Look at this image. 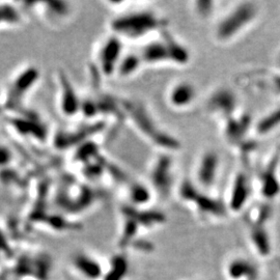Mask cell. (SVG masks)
Wrapping results in <instances>:
<instances>
[{
	"label": "cell",
	"instance_id": "obj_4",
	"mask_svg": "<svg viewBox=\"0 0 280 280\" xmlns=\"http://www.w3.org/2000/svg\"><path fill=\"white\" fill-rule=\"evenodd\" d=\"M175 194L180 203L206 218L221 219L229 213L224 200L214 195L213 192L203 190L190 178L178 180Z\"/></svg>",
	"mask_w": 280,
	"mask_h": 280
},
{
	"label": "cell",
	"instance_id": "obj_28",
	"mask_svg": "<svg viewBox=\"0 0 280 280\" xmlns=\"http://www.w3.org/2000/svg\"><path fill=\"white\" fill-rule=\"evenodd\" d=\"M79 267L81 270L84 271L87 276L96 278L100 275V268L95 263V261L87 259V258H81L79 261Z\"/></svg>",
	"mask_w": 280,
	"mask_h": 280
},
{
	"label": "cell",
	"instance_id": "obj_6",
	"mask_svg": "<svg viewBox=\"0 0 280 280\" xmlns=\"http://www.w3.org/2000/svg\"><path fill=\"white\" fill-rule=\"evenodd\" d=\"M41 78L40 69L34 65H27L12 77L8 88L3 95L6 109L19 111L23 109V101L28 96Z\"/></svg>",
	"mask_w": 280,
	"mask_h": 280
},
{
	"label": "cell",
	"instance_id": "obj_26",
	"mask_svg": "<svg viewBox=\"0 0 280 280\" xmlns=\"http://www.w3.org/2000/svg\"><path fill=\"white\" fill-rule=\"evenodd\" d=\"M113 268L105 280H122L127 273L128 263L124 256H116L113 260Z\"/></svg>",
	"mask_w": 280,
	"mask_h": 280
},
{
	"label": "cell",
	"instance_id": "obj_15",
	"mask_svg": "<svg viewBox=\"0 0 280 280\" xmlns=\"http://www.w3.org/2000/svg\"><path fill=\"white\" fill-rule=\"evenodd\" d=\"M163 30L156 34L155 37L143 42L140 46L138 52L141 56L144 68L171 67L170 53L163 35Z\"/></svg>",
	"mask_w": 280,
	"mask_h": 280
},
{
	"label": "cell",
	"instance_id": "obj_17",
	"mask_svg": "<svg viewBox=\"0 0 280 280\" xmlns=\"http://www.w3.org/2000/svg\"><path fill=\"white\" fill-rule=\"evenodd\" d=\"M7 123H10L12 129L22 137H33L39 142H44L47 138L46 126L40 120V116L34 113L19 114L12 117Z\"/></svg>",
	"mask_w": 280,
	"mask_h": 280
},
{
	"label": "cell",
	"instance_id": "obj_12",
	"mask_svg": "<svg viewBox=\"0 0 280 280\" xmlns=\"http://www.w3.org/2000/svg\"><path fill=\"white\" fill-rule=\"evenodd\" d=\"M278 148L272 153V156L260 166L254 177L255 191L259 193L265 202L274 201L280 194V178L277 169Z\"/></svg>",
	"mask_w": 280,
	"mask_h": 280
},
{
	"label": "cell",
	"instance_id": "obj_9",
	"mask_svg": "<svg viewBox=\"0 0 280 280\" xmlns=\"http://www.w3.org/2000/svg\"><path fill=\"white\" fill-rule=\"evenodd\" d=\"M221 170V157L214 149L203 151L195 160L190 178L203 190L213 192Z\"/></svg>",
	"mask_w": 280,
	"mask_h": 280
},
{
	"label": "cell",
	"instance_id": "obj_29",
	"mask_svg": "<svg viewBox=\"0 0 280 280\" xmlns=\"http://www.w3.org/2000/svg\"><path fill=\"white\" fill-rule=\"evenodd\" d=\"M274 64H275V67L277 69V72L278 73H280V50L276 54L275 59H274Z\"/></svg>",
	"mask_w": 280,
	"mask_h": 280
},
{
	"label": "cell",
	"instance_id": "obj_14",
	"mask_svg": "<svg viewBox=\"0 0 280 280\" xmlns=\"http://www.w3.org/2000/svg\"><path fill=\"white\" fill-rule=\"evenodd\" d=\"M26 10L34 11L41 19L49 26L59 27L68 23L74 14V7L66 1L26 2Z\"/></svg>",
	"mask_w": 280,
	"mask_h": 280
},
{
	"label": "cell",
	"instance_id": "obj_11",
	"mask_svg": "<svg viewBox=\"0 0 280 280\" xmlns=\"http://www.w3.org/2000/svg\"><path fill=\"white\" fill-rule=\"evenodd\" d=\"M254 123L255 119L251 114L241 109L238 113L219 123L221 136L233 150L242 142L254 136Z\"/></svg>",
	"mask_w": 280,
	"mask_h": 280
},
{
	"label": "cell",
	"instance_id": "obj_27",
	"mask_svg": "<svg viewBox=\"0 0 280 280\" xmlns=\"http://www.w3.org/2000/svg\"><path fill=\"white\" fill-rule=\"evenodd\" d=\"M14 161V153L10 147L0 143V170L10 167Z\"/></svg>",
	"mask_w": 280,
	"mask_h": 280
},
{
	"label": "cell",
	"instance_id": "obj_3",
	"mask_svg": "<svg viewBox=\"0 0 280 280\" xmlns=\"http://www.w3.org/2000/svg\"><path fill=\"white\" fill-rule=\"evenodd\" d=\"M261 15L260 3L242 0L218 13L211 26V38L220 46H228L241 39L255 25Z\"/></svg>",
	"mask_w": 280,
	"mask_h": 280
},
{
	"label": "cell",
	"instance_id": "obj_18",
	"mask_svg": "<svg viewBox=\"0 0 280 280\" xmlns=\"http://www.w3.org/2000/svg\"><path fill=\"white\" fill-rule=\"evenodd\" d=\"M125 193L126 198L128 200L127 204L134 207H139V209L147 207V205L151 204L153 197L155 196L147 180L134 178H130L125 184Z\"/></svg>",
	"mask_w": 280,
	"mask_h": 280
},
{
	"label": "cell",
	"instance_id": "obj_24",
	"mask_svg": "<svg viewBox=\"0 0 280 280\" xmlns=\"http://www.w3.org/2000/svg\"><path fill=\"white\" fill-rule=\"evenodd\" d=\"M255 86L261 89H267L270 93L280 98V73L273 74H257L252 79Z\"/></svg>",
	"mask_w": 280,
	"mask_h": 280
},
{
	"label": "cell",
	"instance_id": "obj_25",
	"mask_svg": "<svg viewBox=\"0 0 280 280\" xmlns=\"http://www.w3.org/2000/svg\"><path fill=\"white\" fill-rule=\"evenodd\" d=\"M229 273L231 278L238 279L241 277H250L255 275V268L244 260H236L230 264Z\"/></svg>",
	"mask_w": 280,
	"mask_h": 280
},
{
	"label": "cell",
	"instance_id": "obj_13",
	"mask_svg": "<svg viewBox=\"0 0 280 280\" xmlns=\"http://www.w3.org/2000/svg\"><path fill=\"white\" fill-rule=\"evenodd\" d=\"M200 90L191 80L178 79L170 83L165 92V103L175 111H186L197 103Z\"/></svg>",
	"mask_w": 280,
	"mask_h": 280
},
{
	"label": "cell",
	"instance_id": "obj_19",
	"mask_svg": "<svg viewBox=\"0 0 280 280\" xmlns=\"http://www.w3.org/2000/svg\"><path fill=\"white\" fill-rule=\"evenodd\" d=\"M280 129V106L273 108L258 119L255 120L254 129H252V135L260 140L266 138L270 135L274 134L277 130Z\"/></svg>",
	"mask_w": 280,
	"mask_h": 280
},
{
	"label": "cell",
	"instance_id": "obj_20",
	"mask_svg": "<svg viewBox=\"0 0 280 280\" xmlns=\"http://www.w3.org/2000/svg\"><path fill=\"white\" fill-rule=\"evenodd\" d=\"M144 65L142 62L140 54L137 51H129L124 53L119 65H117L115 76L121 80H127L138 75Z\"/></svg>",
	"mask_w": 280,
	"mask_h": 280
},
{
	"label": "cell",
	"instance_id": "obj_16",
	"mask_svg": "<svg viewBox=\"0 0 280 280\" xmlns=\"http://www.w3.org/2000/svg\"><path fill=\"white\" fill-rule=\"evenodd\" d=\"M57 78V107L65 117H75L80 113L81 98L72 83L68 74L64 71H58Z\"/></svg>",
	"mask_w": 280,
	"mask_h": 280
},
{
	"label": "cell",
	"instance_id": "obj_8",
	"mask_svg": "<svg viewBox=\"0 0 280 280\" xmlns=\"http://www.w3.org/2000/svg\"><path fill=\"white\" fill-rule=\"evenodd\" d=\"M124 53L125 43L111 33H108V35L99 42L94 64L99 77L108 79L114 77L117 65Z\"/></svg>",
	"mask_w": 280,
	"mask_h": 280
},
{
	"label": "cell",
	"instance_id": "obj_31",
	"mask_svg": "<svg viewBox=\"0 0 280 280\" xmlns=\"http://www.w3.org/2000/svg\"><path fill=\"white\" fill-rule=\"evenodd\" d=\"M277 169H278V176L280 178V148H278V159H277Z\"/></svg>",
	"mask_w": 280,
	"mask_h": 280
},
{
	"label": "cell",
	"instance_id": "obj_22",
	"mask_svg": "<svg viewBox=\"0 0 280 280\" xmlns=\"http://www.w3.org/2000/svg\"><path fill=\"white\" fill-rule=\"evenodd\" d=\"M218 5L219 2L213 0H196L190 2V10L197 20L213 22L218 15Z\"/></svg>",
	"mask_w": 280,
	"mask_h": 280
},
{
	"label": "cell",
	"instance_id": "obj_1",
	"mask_svg": "<svg viewBox=\"0 0 280 280\" xmlns=\"http://www.w3.org/2000/svg\"><path fill=\"white\" fill-rule=\"evenodd\" d=\"M125 123L157 152L176 153L182 149V142L175 134L160 124L150 107L138 99L122 98Z\"/></svg>",
	"mask_w": 280,
	"mask_h": 280
},
{
	"label": "cell",
	"instance_id": "obj_2",
	"mask_svg": "<svg viewBox=\"0 0 280 280\" xmlns=\"http://www.w3.org/2000/svg\"><path fill=\"white\" fill-rule=\"evenodd\" d=\"M168 22L152 7H131L108 22L109 33L125 42H146L167 28Z\"/></svg>",
	"mask_w": 280,
	"mask_h": 280
},
{
	"label": "cell",
	"instance_id": "obj_5",
	"mask_svg": "<svg viewBox=\"0 0 280 280\" xmlns=\"http://www.w3.org/2000/svg\"><path fill=\"white\" fill-rule=\"evenodd\" d=\"M178 182L175 153L157 152L150 162L147 178L153 195L162 201H167L175 194Z\"/></svg>",
	"mask_w": 280,
	"mask_h": 280
},
{
	"label": "cell",
	"instance_id": "obj_23",
	"mask_svg": "<svg viewBox=\"0 0 280 280\" xmlns=\"http://www.w3.org/2000/svg\"><path fill=\"white\" fill-rule=\"evenodd\" d=\"M250 224V237L252 242L261 255H268L270 252V239L265 225L251 222Z\"/></svg>",
	"mask_w": 280,
	"mask_h": 280
},
{
	"label": "cell",
	"instance_id": "obj_7",
	"mask_svg": "<svg viewBox=\"0 0 280 280\" xmlns=\"http://www.w3.org/2000/svg\"><path fill=\"white\" fill-rule=\"evenodd\" d=\"M241 108L240 96L232 87L219 85L207 94L204 101V112L218 123L238 113Z\"/></svg>",
	"mask_w": 280,
	"mask_h": 280
},
{
	"label": "cell",
	"instance_id": "obj_10",
	"mask_svg": "<svg viewBox=\"0 0 280 280\" xmlns=\"http://www.w3.org/2000/svg\"><path fill=\"white\" fill-rule=\"evenodd\" d=\"M255 191L254 177L245 168L238 169L230 178L225 196V205L229 212L240 213L249 204Z\"/></svg>",
	"mask_w": 280,
	"mask_h": 280
},
{
	"label": "cell",
	"instance_id": "obj_21",
	"mask_svg": "<svg viewBox=\"0 0 280 280\" xmlns=\"http://www.w3.org/2000/svg\"><path fill=\"white\" fill-rule=\"evenodd\" d=\"M22 7L17 3L0 2V30L17 28L24 23Z\"/></svg>",
	"mask_w": 280,
	"mask_h": 280
},
{
	"label": "cell",
	"instance_id": "obj_30",
	"mask_svg": "<svg viewBox=\"0 0 280 280\" xmlns=\"http://www.w3.org/2000/svg\"><path fill=\"white\" fill-rule=\"evenodd\" d=\"M5 109V107H4V100H3V95L0 93V117H1L2 113H3V110Z\"/></svg>",
	"mask_w": 280,
	"mask_h": 280
}]
</instances>
